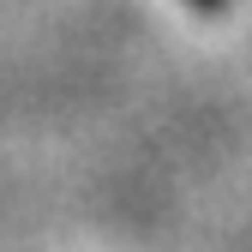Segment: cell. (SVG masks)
I'll return each mask as SVG.
<instances>
[{
    "label": "cell",
    "instance_id": "cell-1",
    "mask_svg": "<svg viewBox=\"0 0 252 252\" xmlns=\"http://www.w3.org/2000/svg\"><path fill=\"white\" fill-rule=\"evenodd\" d=\"M192 6H204V12H216V6H228V0H192Z\"/></svg>",
    "mask_w": 252,
    "mask_h": 252
}]
</instances>
